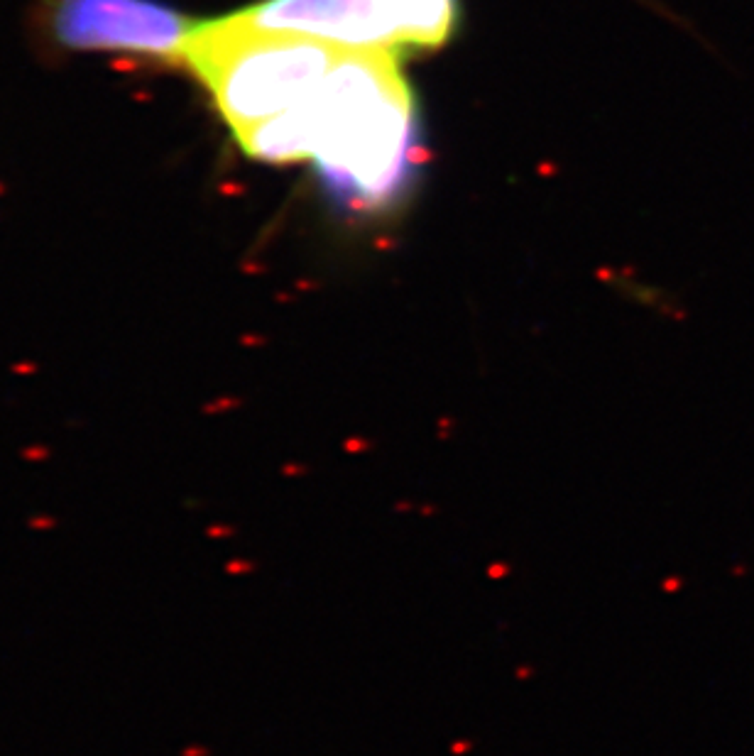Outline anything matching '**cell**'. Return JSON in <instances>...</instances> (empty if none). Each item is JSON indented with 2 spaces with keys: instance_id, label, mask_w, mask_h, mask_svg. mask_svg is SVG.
<instances>
[{
  "instance_id": "obj_4",
  "label": "cell",
  "mask_w": 754,
  "mask_h": 756,
  "mask_svg": "<svg viewBox=\"0 0 754 756\" xmlns=\"http://www.w3.org/2000/svg\"><path fill=\"white\" fill-rule=\"evenodd\" d=\"M194 30L179 10L159 0H54L49 32L74 51H115L179 62Z\"/></svg>"
},
{
  "instance_id": "obj_3",
  "label": "cell",
  "mask_w": 754,
  "mask_h": 756,
  "mask_svg": "<svg viewBox=\"0 0 754 756\" xmlns=\"http://www.w3.org/2000/svg\"><path fill=\"white\" fill-rule=\"evenodd\" d=\"M241 15L257 30L353 49H436L453 32L456 0H263Z\"/></svg>"
},
{
  "instance_id": "obj_1",
  "label": "cell",
  "mask_w": 754,
  "mask_h": 756,
  "mask_svg": "<svg viewBox=\"0 0 754 756\" xmlns=\"http://www.w3.org/2000/svg\"><path fill=\"white\" fill-rule=\"evenodd\" d=\"M397 54L346 47L307 103L311 159L326 184L360 208L395 198L417 162V113Z\"/></svg>"
},
{
  "instance_id": "obj_2",
  "label": "cell",
  "mask_w": 754,
  "mask_h": 756,
  "mask_svg": "<svg viewBox=\"0 0 754 756\" xmlns=\"http://www.w3.org/2000/svg\"><path fill=\"white\" fill-rule=\"evenodd\" d=\"M346 47L267 32L241 12L196 23L179 62L199 76L233 135L311 103Z\"/></svg>"
}]
</instances>
